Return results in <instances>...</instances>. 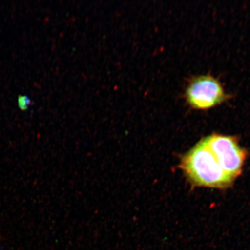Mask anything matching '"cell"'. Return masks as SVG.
<instances>
[{"label": "cell", "instance_id": "6da1fadb", "mask_svg": "<svg viewBox=\"0 0 250 250\" xmlns=\"http://www.w3.org/2000/svg\"><path fill=\"white\" fill-rule=\"evenodd\" d=\"M181 167L196 186L226 189L234 180L223 170L204 140L184 156Z\"/></svg>", "mask_w": 250, "mask_h": 250}, {"label": "cell", "instance_id": "7a4b0ae2", "mask_svg": "<svg viewBox=\"0 0 250 250\" xmlns=\"http://www.w3.org/2000/svg\"><path fill=\"white\" fill-rule=\"evenodd\" d=\"M187 104L196 110H208L232 98L217 78L203 74L190 78L184 95Z\"/></svg>", "mask_w": 250, "mask_h": 250}, {"label": "cell", "instance_id": "3957f363", "mask_svg": "<svg viewBox=\"0 0 250 250\" xmlns=\"http://www.w3.org/2000/svg\"><path fill=\"white\" fill-rule=\"evenodd\" d=\"M203 140L226 173L233 180L241 174L247 153L236 137L213 133Z\"/></svg>", "mask_w": 250, "mask_h": 250}, {"label": "cell", "instance_id": "277c9868", "mask_svg": "<svg viewBox=\"0 0 250 250\" xmlns=\"http://www.w3.org/2000/svg\"><path fill=\"white\" fill-rule=\"evenodd\" d=\"M18 104L19 108L21 110L26 111L30 106L33 105V102L29 98V97L24 95L18 96Z\"/></svg>", "mask_w": 250, "mask_h": 250}]
</instances>
